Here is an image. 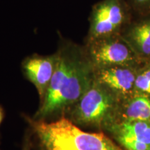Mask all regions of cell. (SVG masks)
<instances>
[{
	"label": "cell",
	"mask_w": 150,
	"mask_h": 150,
	"mask_svg": "<svg viewBox=\"0 0 150 150\" xmlns=\"http://www.w3.org/2000/svg\"><path fill=\"white\" fill-rule=\"evenodd\" d=\"M135 88L143 93L150 95V68L144 70L136 76Z\"/></svg>",
	"instance_id": "7c38bea8"
},
{
	"label": "cell",
	"mask_w": 150,
	"mask_h": 150,
	"mask_svg": "<svg viewBox=\"0 0 150 150\" xmlns=\"http://www.w3.org/2000/svg\"><path fill=\"white\" fill-rule=\"evenodd\" d=\"M136 76L127 66L104 67L95 70V80L115 96H127L134 88Z\"/></svg>",
	"instance_id": "52a82bcc"
},
{
	"label": "cell",
	"mask_w": 150,
	"mask_h": 150,
	"mask_svg": "<svg viewBox=\"0 0 150 150\" xmlns=\"http://www.w3.org/2000/svg\"><path fill=\"white\" fill-rule=\"evenodd\" d=\"M84 47L95 70L114 66L129 67L134 61L133 49L120 34L86 41Z\"/></svg>",
	"instance_id": "277c9868"
},
{
	"label": "cell",
	"mask_w": 150,
	"mask_h": 150,
	"mask_svg": "<svg viewBox=\"0 0 150 150\" xmlns=\"http://www.w3.org/2000/svg\"><path fill=\"white\" fill-rule=\"evenodd\" d=\"M117 140L127 150H150V145L134 138L117 137Z\"/></svg>",
	"instance_id": "8fae6325"
},
{
	"label": "cell",
	"mask_w": 150,
	"mask_h": 150,
	"mask_svg": "<svg viewBox=\"0 0 150 150\" xmlns=\"http://www.w3.org/2000/svg\"><path fill=\"white\" fill-rule=\"evenodd\" d=\"M123 116L125 121H149L150 97L146 95L134 97L125 106Z\"/></svg>",
	"instance_id": "30bf717a"
},
{
	"label": "cell",
	"mask_w": 150,
	"mask_h": 150,
	"mask_svg": "<svg viewBox=\"0 0 150 150\" xmlns=\"http://www.w3.org/2000/svg\"><path fill=\"white\" fill-rule=\"evenodd\" d=\"M22 150H31V147H30V143H29V142L28 141V140H25V143L24 144Z\"/></svg>",
	"instance_id": "5bb4252c"
},
{
	"label": "cell",
	"mask_w": 150,
	"mask_h": 150,
	"mask_svg": "<svg viewBox=\"0 0 150 150\" xmlns=\"http://www.w3.org/2000/svg\"><path fill=\"white\" fill-rule=\"evenodd\" d=\"M4 117V111L3 108L0 106V125L2 122Z\"/></svg>",
	"instance_id": "9a60e30c"
},
{
	"label": "cell",
	"mask_w": 150,
	"mask_h": 150,
	"mask_svg": "<svg viewBox=\"0 0 150 150\" xmlns=\"http://www.w3.org/2000/svg\"><path fill=\"white\" fill-rule=\"evenodd\" d=\"M122 37L133 50L150 56V20L132 27Z\"/></svg>",
	"instance_id": "9c48e42d"
},
{
	"label": "cell",
	"mask_w": 150,
	"mask_h": 150,
	"mask_svg": "<svg viewBox=\"0 0 150 150\" xmlns=\"http://www.w3.org/2000/svg\"><path fill=\"white\" fill-rule=\"evenodd\" d=\"M26 118L40 150H122L106 135L81 130L65 116L50 122Z\"/></svg>",
	"instance_id": "7a4b0ae2"
},
{
	"label": "cell",
	"mask_w": 150,
	"mask_h": 150,
	"mask_svg": "<svg viewBox=\"0 0 150 150\" xmlns=\"http://www.w3.org/2000/svg\"><path fill=\"white\" fill-rule=\"evenodd\" d=\"M117 104V97L94 80L65 115L76 126H102L112 122Z\"/></svg>",
	"instance_id": "3957f363"
},
{
	"label": "cell",
	"mask_w": 150,
	"mask_h": 150,
	"mask_svg": "<svg viewBox=\"0 0 150 150\" xmlns=\"http://www.w3.org/2000/svg\"><path fill=\"white\" fill-rule=\"evenodd\" d=\"M56 65L55 53L50 55L33 54L26 57L22 62V72L25 78L36 88L40 102H42L47 92Z\"/></svg>",
	"instance_id": "8992f818"
},
{
	"label": "cell",
	"mask_w": 150,
	"mask_h": 150,
	"mask_svg": "<svg viewBox=\"0 0 150 150\" xmlns=\"http://www.w3.org/2000/svg\"><path fill=\"white\" fill-rule=\"evenodd\" d=\"M127 20L123 0H102L93 6L90 16V27L86 41L120 34Z\"/></svg>",
	"instance_id": "5b68a950"
},
{
	"label": "cell",
	"mask_w": 150,
	"mask_h": 150,
	"mask_svg": "<svg viewBox=\"0 0 150 150\" xmlns=\"http://www.w3.org/2000/svg\"><path fill=\"white\" fill-rule=\"evenodd\" d=\"M59 34L56 69L45 97L33 115L36 120L64 117L95 80V69L84 45Z\"/></svg>",
	"instance_id": "6da1fadb"
},
{
	"label": "cell",
	"mask_w": 150,
	"mask_h": 150,
	"mask_svg": "<svg viewBox=\"0 0 150 150\" xmlns=\"http://www.w3.org/2000/svg\"><path fill=\"white\" fill-rule=\"evenodd\" d=\"M110 128L115 134V138H134L150 145L149 121H124L119 124H112Z\"/></svg>",
	"instance_id": "ba28073f"
},
{
	"label": "cell",
	"mask_w": 150,
	"mask_h": 150,
	"mask_svg": "<svg viewBox=\"0 0 150 150\" xmlns=\"http://www.w3.org/2000/svg\"><path fill=\"white\" fill-rule=\"evenodd\" d=\"M135 3L142 6L150 5V0H133Z\"/></svg>",
	"instance_id": "4fadbf2b"
}]
</instances>
